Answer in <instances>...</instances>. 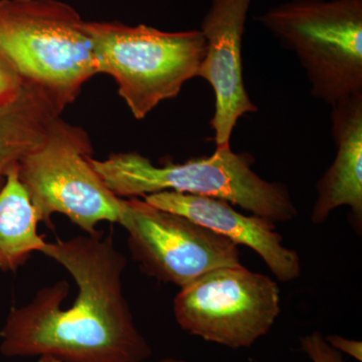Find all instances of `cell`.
I'll return each mask as SVG.
<instances>
[{"instance_id":"1","label":"cell","mask_w":362,"mask_h":362,"mask_svg":"<svg viewBox=\"0 0 362 362\" xmlns=\"http://www.w3.org/2000/svg\"><path fill=\"white\" fill-rule=\"evenodd\" d=\"M40 252L71 274L78 296L63 309L70 285L59 281L11 309L0 331L2 356H51L64 362H144L151 356L124 296L126 258L112 235L45 242Z\"/></svg>"},{"instance_id":"2","label":"cell","mask_w":362,"mask_h":362,"mask_svg":"<svg viewBox=\"0 0 362 362\" xmlns=\"http://www.w3.org/2000/svg\"><path fill=\"white\" fill-rule=\"evenodd\" d=\"M92 168L119 197H146L161 192L223 199L273 223L294 220L298 211L287 187L269 182L252 169L254 157L230 146L185 163L156 166L136 153L112 154L105 160L89 157Z\"/></svg>"},{"instance_id":"3","label":"cell","mask_w":362,"mask_h":362,"mask_svg":"<svg viewBox=\"0 0 362 362\" xmlns=\"http://www.w3.org/2000/svg\"><path fill=\"white\" fill-rule=\"evenodd\" d=\"M84 23L59 0H0V52L62 111L99 74Z\"/></svg>"},{"instance_id":"4","label":"cell","mask_w":362,"mask_h":362,"mask_svg":"<svg viewBox=\"0 0 362 362\" xmlns=\"http://www.w3.org/2000/svg\"><path fill=\"white\" fill-rule=\"evenodd\" d=\"M98 73L115 78L118 93L138 120L180 94L197 77L206 54L199 30L162 32L144 25L85 21Z\"/></svg>"},{"instance_id":"5","label":"cell","mask_w":362,"mask_h":362,"mask_svg":"<svg viewBox=\"0 0 362 362\" xmlns=\"http://www.w3.org/2000/svg\"><path fill=\"white\" fill-rule=\"evenodd\" d=\"M331 107L362 93V0H291L259 18Z\"/></svg>"},{"instance_id":"6","label":"cell","mask_w":362,"mask_h":362,"mask_svg":"<svg viewBox=\"0 0 362 362\" xmlns=\"http://www.w3.org/2000/svg\"><path fill=\"white\" fill-rule=\"evenodd\" d=\"M92 152L89 135L61 119L45 144L18 163L40 223L52 228V214H62L87 235H98L102 221L119 223L124 199L92 168Z\"/></svg>"},{"instance_id":"7","label":"cell","mask_w":362,"mask_h":362,"mask_svg":"<svg viewBox=\"0 0 362 362\" xmlns=\"http://www.w3.org/2000/svg\"><path fill=\"white\" fill-rule=\"evenodd\" d=\"M280 304L277 283L239 265L216 269L181 288L173 312L185 332L239 349L270 331Z\"/></svg>"},{"instance_id":"8","label":"cell","mask_w":362,"mask_h":362,"mask_svg":"<svg viewBox=\"0 0 362 362\" xmlns=\"http://www.w3.org/2000/svg\"><path fill=\"white\" fill-rule=\"evenodd\" d=\"M119 223L141 270L180 289L216 269L242 265L239 247L230 240L136 197L124 199Z\"/></svg>"},{"instance_id":"9","label":"cell","mask_w":362,"mask_h":362,"mask_svg":"<svg viewBox=\"0 0 362 362\" xmlns=\"http://www.w3.org/2000/svg\"><path fill=\"white\" fill-rule=\"evenodd\" d=\"M252 0H211L202 21L206 54L197 77L213 88L216 102L211 120L216 148L230 146L240 117L256 113L247 94L242 66V42Z\"/></svg>"},{"instance_id":"10","label":"cell","mask_w":362,"mask_h":362,"mask_svg":"<svg viewBox=\"0 0 362 362\" xmlns=\"http://www.w3.org/2000/svg\"><path fill=\"white\" fill-rule=\"evenodd\" d=\"M153 206L185 216L233 244L249 247L265 261L281 282H291L301 274V262L296 251L283 246V238L276 232L275 223L265 218L245 216L230 202L214 197L161 192L144 197Z\"/></svg>"},{"instance_id":"11","label":"cell","mask_w":362,"mask_h":362,"mask_svg":"<svg viewBox=\"0 0 362 362\" xmlns=\"http://www.w3.org/2000/svg\"><path fill=\"white\" fill-rule=\"evenodd\" d=\"M331 131L337 153L316 185L311 221L324 223L339 206L351 209L352 220L362 221V93L332 106Z\"/></svg>"},{"instance_id":"12","label":"cell","mask_w":362,"mask_h":362,"mask_svg":"<svg viewBox=\"0 0 362 362\" xmlns=\"http://www.w3.org/2000/svg\"><path fill=\"white\" fill-rule=\"evenodd\" d=\"M62 112L45 90L28 82L18 101L0 109V188L9 169L45 144Z\"/></svg>"},{"instance_id":"13","label":"cell","mask_w":362,"mask_h":362,"mask_svg":"<svg viewBox=\"0 0 362 362\" xmlns=\"http://www.w3.org/2000/svg\"><path fill=\"white\" fill-rule=\"evenodd\" d=\"M39 223L16 164L0 188V271H16L33 252H40L45 240L37 233Z\"/></svg>"},{"instance_id":"14","label":"cell","mask_w":362,"mask_h":362,"mask_svg":"<svg viewBox=\"0 0 362 362\" xmlns=\"http://www.w3.org/2000/svg\"><path fill=\"white\" fill-rule=\"evenodd\" d=\"M26 81L13 64L0 52V109L18 101Z\"/></svg>"},{"instance_id":"15","label":"cell","mask_w":362,"mask_h":362,"mask_svg":"<svg viewBox=\"0 0 362 362\" xmlns=\"http://www.w3.org/2000/svg\"><path fill=\"white\" fill-rule=\"evenodd\" d=\"M300 344L302 351L313 362H344L340 352L333 349L319 331L302 337Z\"/></svg>"},{"instance_id":"16","label":"cell","mask_w":362,"mask_h":362,"mask_svg":"<svg viewBox=\"0 0 362 362\" xmlns=\"http://www.w3.org/2000/svg\"><path fill=\"white\" fill-rule=\"evenodd\" d=\"M325 339L333 349L349 354L359 362L362 361V344L361 341L346 339V338L338 337V335H329Z\"/></svg>"},{"instance_id":"17","label":"cell","mask_w":362,"mask_h":362,"mask_svg":"<svg viewBox=\"0 0 362 362\" xmlns=\"http://www.w3.org/2000/svg\"><path fill=\"white\" fill-rule=\"evenodd\" d=\"M37 362H64L56 358V357L51 356H42L40 357L39 361Z\"/></svg>"},{"instance_id":"18","label":"cell","mask_w":362,"mask_h":362,"mask_svg":"<svg viewBox=\"0 0 362 362\" xmlns=\"http://www.w3.org/2000/svg\"><path fill=\"white\" fill-rule=\"evenodd\" d=\"M159 362H188L187 361H182V359H176V358H165L163 361Z\"/></svg>"}]
</instances>
